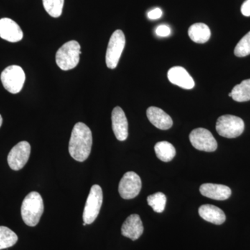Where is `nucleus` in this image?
<instances>
[{"label": "nucleus", "instance_id": "4", "mask_svg": "<svg viewBox=\"0 0 250 250\" xmlns=\"http://www.w3.org/2000/svg\"><path fill=\"white\" fill-rule=\"evenodd\" d=\"M245 123L239 117L225 115L220 116L216 123V131L220 136L234 139L243 134Z\"/></svg>", "mask_w": 250, "mask_h": 250}, {"label": "nucleus", "instance_id": "19", "mask_svg": "<svg viewBox=\"0 0 250 250\" xmlns=\"http://www.w3.org/2000/svg\"><path fill=\"white\" fill-rule=\"evenodd\" d=\"M154 151L158 159L164 162H169L174 159L176 149L171 143L167 141H161L154 146Z\"/></svg>", "mask_w": 250, "mask_h": 250}, {"label": "nucleus", "instance_id": "5", "mask_svg": "<svg viewBox=\"0 0 250 250\" xmlns=\"http://www.w3.org/2000/svg\"><path fill=\"white\" fill-rule=\"evenodd\" d=\"M25 78L24 70L18 65H10L1 74V83L5 89L12 94H17L21 91Z\"/></svg>", "mask_w": 250, "mask_h": 250}, {"label": "nucleus", "instance_id": "23", "mask_svg": "<svg viewBox=\"0 0 250 250\" xmlns=\"http://www.w3.org/2000/svg\"><path fill=\"white\" fill-rule=\"evenodd\" d=\"M42 4L49 16L53 18L62 16L64 0H42Z\"/></svg>", "mask_w": 250, "mask_h": 250}, {"label": "nucleus", "instance_id": "30", "mask_svg": "<svg viewBox=\"0 0 250 250\" xmlns=\"http://www.w3.org/2000/svg\"><path fill=\"white\" fill-rule=\"evenodd\" d=\"M83 226H85V225H86V224H85V223H83Z\"/></svg>", "mask_w": 250, "mask_h": 250}, {"label": "nucleus", "instance_id": "17", "mask_svg": "<svg viewBox=\"0 0 250 250\" xmlns=\"http://www.w3.org/2000/svg\"><path fill=\"white\" fill-rule=\"evenodd\" d=\"M198 212L202 219L214 225H222L226 220V215L223 210L214 205H202Z\"/></svg>", "mask_w": 250, "mask_h": 250}, {"label": "nucleus", "instance_id": "16", "mask_svg": "<svg viewBox=\"0 0 250 250\" xmlns=\"http://www.w3.org/2000/svg\"><path fill=\"white\" fill-rule=\"evenodd\" d=\"M147 116L149 122L159 129H169L173 125L171 117L165 111L156 106L147 108Z\"/></svg>", "mask_w": 250, "mask_h": 250}, {"label": "nucleus", "instance_id": "28", "mask_svg": "<svg viewBox=\"0 0 250 250\" xmlns=\"http://www.w3.org/2000/svg\"><path fill=\"white\" fill-rule=\"evenodd\" d=\"M2 117H1V115H0V127H1V125H2Z\"/></svg>", "mask_w": 250, "mask_h": 250}, {"label": "nucleus", "instance_id": "15", "mask_svg": "<svg viewBox=\"0 0 250 250\" xmlns=\"http://www.w3.org/2000/svg\"><path fill=\"white\" fill-rule=\"evenodd\" d=\"M200 191L203 196L215 200H226L231 195L230 188L222 184H204L200 187Z\"/></svg>", "mask_w": 250, "mask_h": 250}, {"label": "nucleus", "instance_id": "22", "mask_svg": "<svg viewBox=\"0 0 250 250\" xmlns=\"http://www.w3.org/2000/svg\"><path fill=\"white\" fill-rule=\"evenodd\" d=\"M147 203L156 213H162L165 210L166 196L163 192H156L147 197Z\"/></svg>", "mask_w": 250, "mask_h": 250}, {"label": "nucleus", "instance_id": "10", "mask_svg": "<svg viewBox=\"0 0 250 250\" xmlns=\"http://www.w3.org/2000/svg\"><path fill=\"white\" fill-rule=\"evenodd\" d=\"M31 146L27 141L18 143L10 151L7 161L9 167L14 170H20L24 167L29 159Z\"/></svg>", "mask_w": 250, "mask_h": 250}, {"label": "nucleus", "instance_id": "3", "mask_svg": "<svg viewBox=\"0 0 250 250\" xmlns=\"http://www.w3.org/2000/svg\"><path fill=\"white\" fill-rule=\"evenodd\" d=\"M81 46L76 41L65 42L57 51L56 54V62L62 70H72L80 62Z\"/></svg>", "mask_w": 250, "mask_h": 250}, {"label": "nucleus", "instance_id": "27", "mask_svg": "<svg viewBox=\"0 0 250 250\" xmlns=\"http://www.w3.org/2000/svg\"><path fill=\"white\" fill-rule=\"evenodd\" d=\"M242 14L246 17L250 16V0H246L241 6Z\"/></svg>", "mask_w": 250, "mask_h": 250}, {"label": "nucleus", "instance_id": "20", "mask_svg": "<svg viewBox=\"0 0 250 250\" xmlns=\"http://www.w3.org/2000/svg\"><path fill=\"white\" fill-rule=\"evenodd\" d=\"M231 98L238 103L250 100V79L243 81L240 84L233 87L231 92Z\"/></svg>", "mask_w": 250, "mask_h": 250}, {"label": "nucleus", "instance_id": "1", "mask_svg": "<svg viewBox=\"0 0 250 250\" xmlns=\"http://www.w3.org/2000/svg\"><path fill=\"white\" fill-rule=\"evenodd\" d=\"M93 135L91 130L83 123L74 126L69 142V152L75 160L83 162L88 159L91 152Z\"/></svg>", "mask_w": 250, "mask_h": 250}, {"label": "nucleus", "instance_id": "11", "mask_svg": "<svg viewBox=\"0 0 250 250\" xmlns=\"http://www.w3.org/2000/svg\"><path fill=\"white\" fill-rule=\"evenodd\" d=\"M112 129L116 139L124 141L128 137V121L124 111L120 106L113 108L111 115Z\"/></svg>", "mask_w": 250, "mask_h": 250}, {"label": "nucleus", "instance_id": "7", "mask_svg": "<svg viewBox=\"0 0 250 250\" xmlns=\"http://www.w3.org/2000/svg\"><path fill=\"white\" fill-rule=\"evenodd\" d=\"M125 36L123 31H115L113 33L106 50V63L108 68L115 69L118 65L123 49L125 48Z\"/></svg>", "mask_w": 250, "mask_h": 250}, {"label": "nucleus", "instance_id": "14", "mask_svg": "<svg viewBox=\"0 0 250 250\" xmlns=\"http://www.w3.org/2000/svg\"><path fill=\"white\" fill-rule=\"evenodd\" d=\"M144 231L142 220L139 215H129L123 223L121 228L123 236L129 238L132 241L139 239Z\"/></svg>", "mask_w": 250, "mask_h": 250}, {"label": "nucleus", "instance_id": "25", "mask_svg": "<svg viewBox=\"0 0 250 250\" xmlns=\"http://www.w3.org/2000/svg\"><path fill=\"white\" fill-rule=\"evenodd\" d=\"M171 34V29L167 25H160L156 29V34L160 37H167L170 36Z\"/></svg>", "mask_w": 250, "mask_h": 250}, {"label": "nucleus", "instance_id": "29", "mask_svg": "<svg viewBox=\"0 0 250 250\" xmlns=\"http://www.w3.org/2000/svg\"><path fill=\"white\" fill-rule=\"evenodd\" d=\"M229 96L231 97V93L229 94Z\"/></svg>", "mask_w": 250, "mask_h": 250}, {"label": "nucleus", "instance_id": "2", "mask_svg": "<svg viewBox=\"0 0 250 250\" xmlns=\"http://www.w3.org/2000/svg\"><path fill=\"white\" fill-rule=\"evenodd\" d=\"M44 211V204L39 192H31L23 200L21 215L24 223L29 227H35L40 221Z\"/></svg>", "mask_w": 250, "mask_h": 250}, {"label": "nucleus", "instance_id": "21", "mask_svg": "<svg viewBox=\"0 0 250 250\" xmlns=\"http://www.w3.org/2000/svg\"><path fill=\"white\" fill-rule=\"evenodd\" d=\"M18 240L16 233L6 227L0 226V250L14 246Z\"/></svg>", "mask_w": 250, "mask_h": 250}, {"label": "nucleus", "instance_id": "18", "mask_svg": "<svg viewBox=\"0 0 250 250\" xmlns=\"http://www.w3.org/2000/svg\"><path fill=\"white\" fill-rule=\"evenodd\" d=\"M209 27L204 23H195L188 29V36L196 43H205L210 37Z\"/></svg>", "mask_w": 250, "mask_h": 250}, {"label": "nucleus", "instance_id": "24", "mask_svg": "<svg viewBox=\"0 0 250 250\" xmlns=\"http://www.w3.org/2000/svg\"><path fill=\"white\" fill-rule=\"evenodd\" d=\"M234 54L238 57H245L250 54V31L243 36L237 44Z\"/></svg>", "mask_w": 250, "mask_h": 250}, {"label": "nucleus", "instance_id": "26", "mask_svg": "<svg viewBox=\"0 0 250 250\" xmlns=\"http://www.w3.org/2000/svg\"><path fill=\"white\" fill-rule=\"evenodd\" d=\"M163 12L161 9L159 8H156V9L152 10L148 13V18L150 20H157L159 19L162 16Z\"/></svg>", "mask_w": 250, "mask_h": 250}, {"label": "nucleus", "instance_id": "12", "mask_svg": "<svg viewBox=\"0 0 250 250\" xmlns=\"http://www.w3.org/2000/svg\"><path fill=\"white\" fill-rule=\"evenodd\" d=\"M0 37L11 42H16L21 41L23 38V32L17 23L4 18L0 20Z\"/></svg>", "mask_w": 250, "mask_h": 250}, {"label": "nucleus", "instance_id": "6", "mask_svg": "<svg viewBox=\"0 0 250 250\" xmlns=\"http://www.w3.org/2000/svg\"><path fill=\"white\" fill-rule=\"evenodd\" d=\"M103 202V192L102 188L95 184L90 189L83 210V220L86 225L94 223L98 218Z\"/></svg>", "mask_w": 250, "mask_h": 250}, {"label": "nucleus", "instance_id": "8", "mask_svg": "<svg viewBox=\"0 0 250 250\" xmlns=\"http://www.w3.org/2000/svg\"><path fill=\"white\" fill-rule=\"evenodd\" d=\"M141 188L142 182L141 177L136 172H127L122 177L118 191L122 198L131 200L139 195Z\"/></svg>", "mask_w": 250, "mask_h": 250}, {"label": "nucleus", "instance_id": "13", "mask_svg": "<svg viewBox=\"0 0 250 250\" xmlns=\"http://www.w3.org/2000/svg\"><path fill=\"white\" fill-rule=\"evenodd\" d=\"M167 77L172 84L178 85L184 89H192L195 86L193 79L184 67H172L167 72Z\"/></svg>", "mask_w": 250, "mask_h": 250}, {"label": "nucleus", "instance_id": "9", "mask_svg": "<svg viewBox=\"0 0 250 250\" xmlns=\"http://www.w3.org/2000/svg\"><path fill=\"white\" fill-rule=\"evenodd\" d=\"M190 143L195 149L207 152H214L218 148V143L208 130L197 128L192 130L189 136Z\"/></svg>", "mask_w": 250, "mask_h": 250}]
</instances>
